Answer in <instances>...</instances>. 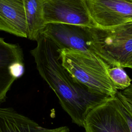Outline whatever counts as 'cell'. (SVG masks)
Masks as SVG:
<instances>
[{
  "label": "cell",
  "mask_w": 132,
  "mask_h": 132,
  "mask_svg": "<svg viewBox=\"0 0 132 132\" xmlns=\"http://www.w3.org/2000/svg\"><path fill=\"white\" fill-rule=\"evenodd\" d=\"M86 132H129L119 107L117 97H109L91 110L86 117Z\"/></svg>",
  "instance_id": "cell-6"
},
{
  "label": "cell",
  "mask_w": 132,
  "mask_h": 132,
  "mask_svg": "<svg viewBox=\"0 0 132 132\" xmlns=\"http://www.w3.org/2000/svg\"><path fill=\"white\" fill-rule=\"evenodd\" d=\"M124 68H129L132 70V57L124 66Z\"/></svg>",
  "instance_id": "cell-15"
},
{
  "label": "cell",
  "mask_w": 132,
  "mask_h": 132,
  "mask_svg": "<svg viewBox=\"0 0 132 132\" xmlns=\"http://www.w3.org/2000/svg\"><path fill=\"white\" fill-rule=\"evenodd\" d=\"M117 102H118V104L120 108V110L128 125V126L129 129V132H132V116L127 111V110L125 109V108L124 107V106L123 105L121 101L119 100V99L117 97Z\"/></svg>",
  "instance_id": "cell-13"
},
{
  "label": "cell",
  "mask_w": 132,
  "mask_h": 132,
  "mask_svg": "<svg viewBox=\"0 0 132 132\" xmlns=\"http://www.w3.org/2000/svg\"><path fill=\"white\" fill-rule=\"evenodd\" d=\"M59 49L41 35L30 53L39 74L54 91L72 122L84 127L89 112L109 97L95 93L76 80L62 65Z\"/></svg>",
  "instance_id": "cell-1"
},
{
  "label": "cell",
  "mask_w": 132,
  "mask_h": 132,
  "mask_svg": "<svg viewBox=\"0 0 132 132\" xmlns=\"http://www.w3.org/2000/svg\"><path fill=\"white\" fill-rule=\"evenodd\" d=\"M62 65L78 82L91 91L107 97L116 96L118 90L108 75L110 68L93 52L59 50Z\"/></svg>",
  "instance_id": "cell-2"
},
{
  "label": "cell",
  "mask_w": 132,
  "mask_h": 132,
  "mask_svg": "<svg viewBox=\"0 0 132 132\" xmlns=\"http://www.w3.org/2000/svg\"><path fill=\"white\" fill-rule=\"evenodd\" d=\"M117 97L121 101L124 107L127 110V111L130 113V114L132 116V104L127 101L121 94L120 91H118L116 94Z\"/></svg>",
  "instance_id": "cell-14"
},
{
  "label": "cell",
  "mask_w": 132,
  "mask_h": 132,
  "mask_svg": "<svg viewBox=\"0 0 132 132\" xmlns=\"http://www.w3.org/2000/svg\"><path fill=\"white\" fill-rule=\"evenodd\" d=\"M108 75L118 90H124L128 88L132 82L131 79L127 74L123 68L121 67H111L108 69Z\"/></svg>",
  "instance_id": "cell-12"
},
{
  "label": "cell",
  "mask_w": 132,
  "mask_h": 132,
  "mask_svg": "<svg viewBox=\"0 0 132 132\" xmlns=\"http://www.w3.org/2000/svg\"><path fill=\"white\" fill-rule=\"evenodd\" d=\"M42 35L48 37L59 48L92 52L90 49V28L71 24L50 23Z\"/></svg>",
  "instance_id": "cell-8"
},
{
  "label": "cell",
  "mask_w": 132,
  "mask_h": 132,
  "mask_svg": "<svg viewBox=\"0 0 132 132\" xmlns=\"http://www.w3.org/2000/svg\"><path fill=\"white\" fill-rule=\"evenodd\" d=\"M95 27L107 28L132 21V0H84Z\"/></svg>",
  "instance_id": "cell-5"
},
{
  "label": "cell",
  "mask_w": 132,
  "mask_h": 132,
  "mask_svg": "<svg viewBox=\"0 0 132 132\" xmlns=\"http://www.w3.org/2000/svg\"><path fill=\"white\" fill-rule=\"evenodd\" d=\"M45 24L61 23L94 27L84 0H43Z\"/></svg>",
  "instance_id": "cell-4"
},
{
  "label": "cell",
  "mask_w": 132,
  "mask_h": 132,
  "mask_svg": "<svg viewBox=\"0 0 132 132\" xmlns=\"http://www.w3.org/2000/svg\"><path fill=\"white\" fill-rule=\"evenodd\" d=\"M24 72L23 50L0 37V103L5 101L13 83Z\"/></svg>",
  "instance_id": "cell-7"
},
{
  "label": "cell",
  "mask_w": 132,
  "mask_h": 132,
  "mask_svg": "<svg viewBox=\"0 0 132 132\" xmlns=\"http://www.w3.org/2000/svg\"><path fill=\"white\" fill-rule=\"evenodd\" d=\"M68 126L54 128L41 126L11 107H0V132H69Z\"/></svg>",
  "instance_id": "cell-10"
},
{
  "label": "cell",
  "mask_w": 132,
  "mask_h": 132,
  "mask_svg": "<svg viewBox=\"0 0 132 132\" xmlns=\"http://www.w3.org/2000/svg\"><path fill=\"white\" fill-rule=\"evenodd\" d=\"M0 30L27 38L24 0H0Z\"/></svg>",
  "instance_id": "cell-9"
},
{
  "label": "cell",
  "mask_w": 132,
  "mask_h": 132,
  "mask_svg": "<svg viewBox=\"0 0 132 132\" xmlns=\"http://www.w3.org/2000/svg\"><path fill=\"white\" fill-rule=\"evenodd\" d=\"M91 51L110 68L124 66L132 57V21L107 28H90Z\"/></svg>",
  "instance_id": "cell-3"
},
{
  "label": "cell",
  "mask_w": 132,
  "mask_h": 132,
  "mask_svg": "<svg viewBox=\"0 0 132 132\" xmlns=\"http://www.w3.org/2000/svg\"><path fill=\"white\" fill-rule=\"evenodd\" d=\"M43 0H24L27 38L36 41L42 35L45 26L43 14Z\"/></svg>",
  "instance_id": "cell-11"
}]
</instances>
